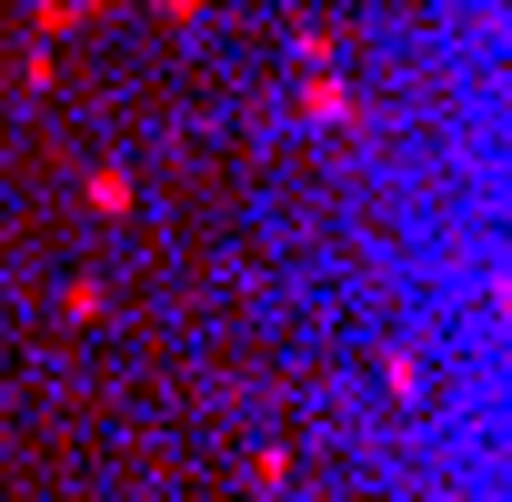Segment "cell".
Returning <instances> with one entry per match:
<instances>
[{
	"label": "cell",
	"instance_id": "6da1fadb",
	"mask_svg": "<svg viewBox=\"0 0 512 502\" xmlns=\"http://www.w3.org/2000/svg\"><path fill=\"white\" fill-rule=\"evenodd\" d=\"M302 121H322V131H342V121H352V91H342L332 71H322V81H302Z\"/></svg>",
	"mask_w": 512,
	"mask_h": 502
},
{
	"label": "cell",
	"instance_id": "3957f363",
	"mask_svg": "<svg viewBox=\"0 0 512 502\" xmlns=\"http://www.w3.org/2000/svg\"><path fill=\"white\" fill-rule=\"evenodd\" d=\"M91 211H131V181L121 171H91Z\"/></svg>",
	"mask_w": 512,
	"mask_h": 502
},
{
	"label": "cell",
	"instance_id": "7a4b0ae2",
	"mask_svg": "<svg viewBox=\"0 0 512 502\" xmlns=\"http://www.w3.org/2000/svg\"><path fill=\"white\" fill-rule=\"evenodd\" d=\"M382 382L412 402V392H422V352H382Z\"/></svg>",
	"mask_w": 512,
	"mask_h": 502
}]
</instances>
